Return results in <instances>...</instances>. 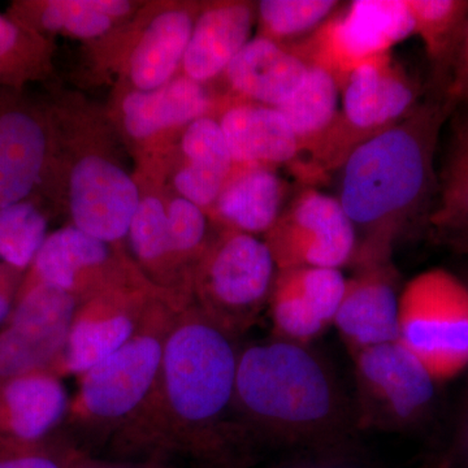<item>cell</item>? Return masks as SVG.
<instances>
[{
	"mask_svg": "<svg viewBox=\"0 0 468 468\" xmlns=\"http://www.w3.org/2000/svg\"><path fill=\"white\" fill-rule=\"evenodd\" d=\"M79 302L69 292L37 285L21 295L0 328V378L50 371L63 351Z\"/></svg>",
	"mask_w": 468,
	"mask_h": 468,
	"instance_id": "obj_12",
	"label": "cell"
},
{
	"mask_svg": "<svg viewBox=\"0 0 468 468\" xmlns=\"http://www.w3.org/2000/svg\"><path fill=\"white\" fill-rule=\"evenodd\" d=\"M442 241L452 250L468 255V234L467 236L442 237Z\"/></svg>",
	"mask_w": 468,
	"mask_h": 468,
	"instance_id": "obj_41",
	"label": "cell"
},
{
	"mask_svg": "<svg viewBox=\"0 0 468 468\" xmlns=\"http://www.w3.org/2000/svg\"><path fill=\"white\" fill-rule=\"evenodd\" d=\"M84 452L51 435L38 441L2 439L0 468H70Z\"/></svg>",
	"mask_w": 468,
	"mask_h": 468,
	"instance_id": "obj_34",
	"label": "cell"
},
{
	"mask_svg": "<svg viewBox=\"0 0 468 468\" xmlns=\"http://www.w3.org/2000/svg\"><path fill=\"white\" fill-rule=\"evenodd\" d=\"M414 36L406 0H356L341 7L303 41L288 50L307 66L322 68L343 90L354 70L392 54Z\"/></svg>",
	"mask_w": 468,
	"mask_h": 468,
	"instance_id": "obj_9",
	"label": "cell"
},
{
	"mask_svg": "<svg viewBox=\"0 0 468 468\" xmlns=\"http://www.w3.org/2000/svg\"><path fill=\"white\" fill-rule=\"evenodd\" d=\"M341 94L335 125L297 176L307 186L338 171L356 147L399 124L423 101V89L392 54L354 70Z\"/></svg>",
	"mask_w": 468,
	"mask_h": 468,
	"instance_id": "obj_5",
	"label": "cell"
},
{
	"mask_svg": "<svg viewBox=\"0 0 468 468\" xmlns=\"http://www.w3.org/2000/svg\"><path fill=\"white\" fill-rule=\"evenodd\" d=\"M309 66L284 46L252 38L228 66V85L245 101L277 107L300 88Z\"/></svg>",
	"mask_w": 468,
	"mask_h": 468,
	"instance_id": "obj_22",
	"label": "cell"
},
{
	"mask_svg": "<svg viewBox=\"0 0 468 468\" xmlns=\"http://www.w3.org/2000/svg\"><path fill=\"white\" fill-rule=\"evenodd\" d=\"M346 277L332 268L277 270L270 307L273 338L311 345L335 323Z\"/></svg>",
	"mask_w": 468,
	"mask_h": 468,
	"instance_id": "obj_14",
	"label": "cell"
},
{
	"mask_svg": "<svg viewBox=\"0 0 468 468\" xmlns=\"http://www.w3.org/2000/svg\"><path fill=\"white\" fill-rule=\"evenodd\" d=\"M176 313L167 303L160 304L122 349L81 375L63 423L92 441L109 442L155 388Z\"/></svg>",
	"mask_w": 468,
	"mask_h": 468,
	"instance_id": "obj_4",
	"label": "cell"
},
{
	"mask_svg": "<svg viewBox=\"0 0 468 468\" xmlns=\"http://www.w3.org/2000/svg\"><path fill=\"white\" fill-rule=\"evenodd\" d=\"M70 468H171L154 462L122 461V460H98L90 454H84L75 462Z\"/></svg>",
	"mask_w": 468,
	"mask_h": 468,
	"instance_id": "obj_40",
	"label": "cell"
},
{
	"mask_svg": "<svg viewBox=\"0 0 468 468\" xmlns=\"http://www.w3.org/2000/svg\"><path fill=\"white\" fill-rule=\"evenodd\" d=\"M48 227L36 198L0 207V261L27 271L48 236Z\"/></svg>",
	"mask_w": 468,
	"mask_h": 468,
	"instance_id": "obj_31",
	"label": "cell"
},
{
	"mask_svg": "<svg viewBox=\"0 0 468 468\" xmlns=\"http://www.w3.org/2000/svg\"><path fill=\"white\" fill-rule=\"evenodd\" d=\"M414 34L432 67L435 92L445 95L468 29V0H406Z\"/></svg>",
	"mask_w": 468,
	"mask_h": 468,
	"instance_id": "obj_26",
	"label": "cell"
},
{
	"mask_svg": "<svg viewBox=\"0 0 468 468\" xmlns=\"http://www.w3.org/2000/svg\"><path fill=\"white\" fill-rule=\"evenodd\" d=\"M445 468H468V401L462 410L451 448L440 457Z\"/></svg>",
	"mask_w": 468,
	"mask_h": 468,
	"instance_id": "obj_39",
	"label": "cell"
},
{
	"mask_svg": "<svg viewBox=\"0 0 468 468\" xmlns=\"http://www.w3.org/2000/svg\"><path fill=\"white\" fill-rule=\"evenodd\" d=\"M239 338L196 304L176 313L158 381L110 440L112 460L171 468H252L261 452L233 415Z\"/></svg>",
	"mask_w": 468,
	"mask_h": 468,
	"instance_id": "obj_1",
	"label": "cell"
},
{
	"mask_svg": "<svg viewBox=\"0 0 468 468\" xmlns=\"http://www.w3.org/2000/svg\"><path fill=\"white\" fill-rule=\"evenodd\" d=\"M168 239L172 261L201 260L208 245V223L205 211L183 197L174 199L167 207Z\"/></svg>",
	"mask_w": 468,
	"mask_h": 468,
	"instance_id": "obj_35",
	"label": "cell"
},
{
	"mask_svg": "<svg viewBox=\"0 0 468 468\" xmlns=\"http://www.w3.org/2000/svg\"><path fill=\"white\" fill-rule=\"evenodd\" d=\"M218 122L234 165L277 169L300 162L295 135L275 107L237 101L228 104Z\"/></svg>",
	"mask_w": 468,
	"mask_h": 468,
	"instance_id": "obj_18",
	"label": "cell"
},
{
	"mask_svg": "<svg viewBox=\"0 0 468 468\" xmlns=\"http://www.w3.org/2000/svg\"><path fill=\"white\" fill-rule=\"evenodd\" d=\"M289 196L292 186L276 169L234 165L211 209L227 230L266 236L291 201Z\"/></svg>",
	"mask_w": 468,
	"mask_h": 468,
	"instance_id": "obj_20",
	"label": "cell"
},
{
	"mask_svg": "<svg viewBox=\"0 0 468 468\" xmlns=\"http://www.w3.org/2000/svg\"><path fill=\"white\" fill-rule=\"evenodd\" d=\"M277 267L264 239L224 230L194 268L193 304L239 338L270 303Z\"/></svg>",
	"mask_w": 468,
	"mask_h": 468,
	"instance_id": "obj_6",
	"label": "cell"
},
{
	"mask_svg": "<svg viewBox=\"0 0 468 468\" xmlns=\"http://www.w3.org/2000/svg\"><path fill=\"white\" fill-rule=\"evenodd\" d=\"M254 20V7L249 3L209 5L194 23L183 60L185 75L201 84L224 75L233 58L250 41Z\"/></svg>",
	"mask_w": 468,
	"mask_h": 468,
	"instance_id": "obj_21",
	"label": "cell"
},
{
	"mask_svg": "<svg viewBox=\"0 0 468 468\" xmlns=\"http://www.w3.org/2000/svg\"><path fill=\"white\" fill-rule=\"evenodd\" d=\"M445 98L455 107L468 106V29L452 69Z\"/></svg>",
	"mask_w": 468,
	"mask_h": 468,
	"instance_id": "obj_38",
	"label": "cell"
},
{
	"mask_svg": "<svg viewBox=\"0 0 468 468\" xmlns=\"http://www.w3.org/2000/svg\"><path fill=\"white\" fill-rule=\"evenodd\" d=\"M341 5L337 0H261L260 37L289 48L315 32Z\"/></svg>",
	"mask_w": 468,
	"mask_h": 468,
	"instance_id": "obj_30",
	"label": "cell"
},
{
	"mask_svg": "<svg viewBox=\"0 0 468 468\" xmlns=\"http://www.w3.org/2000/svg\"><path fill=\"white\" fill-rule=\"evenodd\" d=\"M162 303L167 302L155 292L124 285L79 304L66 346L48 372L81 377L122 349Z\"/></svg>",
	"mask_w": 468,
	"mask_h": 468,
	"instance_id": "obj_11",
	"label": "cell"
},
{
	"mask_svg": "<svg viewBox=\"0 0 468 468\" xmlns=\"http://www.w3.org/2000/svg\"><path fill=\"white\" fill-rule=\"evenodd\" d=\"M69 399L61 378L48 371L0 378V437L38 441L63 424Z\"/></svg>",
	"mask_w": 468,
	"mask_h": 468,
	"instance_id": "obj_19",
	"label": "cell"
},
{
	"mask_svg": "<svg viewBox=\"0 0 468 468\" xmlns=\"http://www.w3.org/2000/svg\"><path fill=\"white\" fill-rule=\"evenodd\" d=\"M181 149L186 163L176 175V189L203 211L212 208L234 168L218 120L206 116L187 125Z\"/></svg>",
	"mask_w": 468,
	"mask_h": 468,
	"instance_id": "obj_23",
	"label": "cell"
},
{
	"mask_svg": "<svg viewBox=\"0 0 468 468\" xmlns=\"http://www.w3.org/2000/svg\"><path fill=\"white\" fill-rule=\"evenodd\" d=\"M48 46L39 34L0 16V86L20 88L41 76L48 60Z\"/></svg>",
	"mask_w": 468,
	"mask_h": 468,
	"instance_id": "obj_32",
	"label": "cell"
},
{
	"mask_svg": "<svg viewBox=\"0 0 468 468\" xmlns=\"http://www.w3.org/2000/svg\"><path fill=\"white\" fill-rule=\"evenodd\" d=\"M432 468H445V464L441 460L437 461V463Z\"/></svg>",
	"mask_w": 468,
	"mask_h": 468,
	"instance_id": "obj_42",
	"label": "cell"
},
{
	"mask_svg": "<svg viewBox=\"0 0 468 468\" xmlns=\"http://www.w3.org/2000/svg\"><path fill=\"white\" fill-rule=\"evenodd\" d=\"M26 272L0 261V326L5 324L14 310Z\"/></svg>",
	"mask_w": 468,
	"mask_h": 468,
	"instance_id": "obj_37",
	"label": "cell"
},
{
	"mask_svg": "<svg viewBox=\"0 0 468 468\" xmlns=\"http://www.w3.org/2000/svg\"><path fill=\"white\" fill-rule=\"evenodd\" d=\"M399 341L441 384L468 367V285L443 268L403 286Z\"/></svg>",
	"mask_w": 468,
	"mask_h": 468,
	"instance_id": "obj_7",
	"label": "cell"
},
{
	"mask_svg": "<svg viewBox=\"0 0 468 468\" xmlns=\"http://www.w3.org/2000/svg\"><path fill=\"white\" fill-rule=\"evenodd\" d=\"M132 5L122 0H50L17 2L12 5V20L39 34L64 33L79 38L103 36L113 18L125 16Z\"/></svg>",
	"mask_w": 468,
	"mask_h": 468,
	"instance_id": "obj_28",
	"label": "cell"
},
{
	"mask_svg": "<svg viewBox=\"0 0 468 468\" xmlns=\"http://www.w3.org/2000/svg\"><path fill=\"white\" fill-rule=\"evenodd\" d=\"M340 92L337 82L326 70L309 66L300 88L277 107L300 147V162L292 168L295 176L315 156L335 125L340 113Z\"/></svg>",
	"mask_w": 468,
	"mask_h": 468,
	"instance_id": "obj_25",
	"label": "cell"
},
{
	"mask_svg": "<svg viewBox=\"0 0 468 468\" xmlns=\"http://www.w3.org/2000/svg\"><path fill=\"white\" fill-rule=\"evenodd\" d=\"M399 275L393 261L356 268L334 325L350 354L399 341Z\"/></svg>",
	"mask_w": 468,
	"mask_h": 468,
	"instance_id": "obj_17",
	"label": "cell"
},
{
	"mask_svg": "<svg viewBox=\"0 0 468 468\" xmlns=\"http://www.w3.org/2000/svg\"><path fill=\"white\" fill-rule=\"evenodd\" d=\"M360 432L409 433L432 417L439 383L399 341L351 354Z\"/></svg>",
	"mask_w": 468,
	"mask_h": 468,
	"instance_id": "obj_8",
	"label": "cell"
},
{
	"mask_svg": "<svg viewBox=\"0 0 468 468\" xmlns=\"http://www.w3.org/2000/svg\"><path fill=\"white\" fill-rule=\"evenodd\" d=\"M46 116L20 88L0 86V207L36 198L50 163Z\"/></svg>",
	"mask_w": 468,
	"mask_h": 468,
	"instance_id": "obj_13",
	"label": "cell"
},
{
	"mask_svg": "<svg viewBox=\"0 0 468 468\" xmlns=\"http://www.w3.org/2000/svg\"><path fill=\"white\" fill-rule=\"evenodd\" d=\"M455 110L433 92L399 124L356 147L338 169L337 199L358 236L354 267L392 261L406 229L430 218L439 187L437 146Z\"/></svg>",
	"mask_w": 468,
	"mask_h": 468,
	"instance_id": "obj_3",
	"label": "cell"
},
{
	"mask_svg": "<svg viewBox=\"0 0 468 468\" xmlns=\"http://www.w3.org/2000/svg\"><path fill=\"white\" fill-rule=\"evenodd\" d=\"M264 468H384L359 443L323 451L288 452Z\"/></svg>",
	"mask_w": 468,
	"mask_h": 468,
	"instance_id": "obj_36",
	"label": "cell"
},
{
	"mask_svg": "<svg viewBox=\"0 0 468 468\" xmlns=\"http://www.w3.org/2000/svg\"><path fill=\"white\" fill-rule=\"evenodd\" d=\"M233 415L260 452L359 443L354 401L310 345L273 338L241 347Z\"/></svg>",
	"mask_w": 468,
	"mask_h": 468,
	"instance_id": "obj_2",
	"label": "cell"
},
{
	"mask_svg": "<svg viewBox=\"0 0 468 468\" xmlns=\"http://www.w3.org/2000/svg\"><path fill=\"white\" fill-rule=\"evenodd\" d=\"M212 100L205 84L189 77L169 81L155 90L131 92L122 103L124 125L137 140L209 116Z\"/></svg>",
	"mask_w": 468,
	"mask_h": 468,
	"instance_id": "obj_24",
	"label": "cell"
},
{
	"mask_svg": "<svg viewBox=\"0 0 468 468\" xmlns=\"http://www.w3.org/2000/svg\"><path fill=\"white\" fill-rule=\"evenodd\" d=\"M128 237L135 258L144 266L159 270L172 261L167 208L155 197L141 199L129 228Z\"/></svg>",
	"mask_w": 468,
	"mask_h": 468,
	"instance_id": "obj_33",
	"label": "cell"
},
{
	"mask_svg": "<svg viewBox=\"0 0 468 468\" xmlns=\"http://www.w3.org/2000/svg\"><path fill=\"white\" fill-rule=\"evenodd\" d=\"M439 176L436 203L428 223L441 237L468 234V106L452 112Z\"/></svg>",
	"mask_w": 468,
	"mask_h": 468,
	"instance_id": "obj_29",
	"label": "cell"
},
{
	"mask_svg": "<svg viewBox=\"0 0 468 468\" xmlns=\"http://www.w3.org/2000/svg\"><path fill=\"white\" fill-rule=\"evenodd\" d=\"M277 270L353 264L358 250L356 228L337 197L306 186L294 194L264 236Z\"/></svg>",
	"mask_w": 468,
	"mask_h": 468,
	"instance_id": "obj_10",
	"label": "cell"
},
{
	"mask_svg": "<svg viewBox=\"0 0 468 468\" xmlns=\"http://www.w3.org/2000/svg\"><path fill=\"white\" fill-rule=\"evenodd\" d=\"M111 258L110 243L75 226L55 230L46 237L27 268L17 298L34 286L50 285L69 292L81 304L95 295L126 285L124 280L112 279L106 273Z\"/></svg>",
	"mask_w": 468,
	"mask_h": 468,
	"instance_id": "obj_15",
	"label": "cell"
},
{
	"mask_svg": "<svg viewBox=\"0 0 468 468\" xmlns=\"http://www.w3.org/2000/svg\"><path fill=\"white\" fill-rule=\"evenodd\" d=\"M193 27L192 15L183 9L163 12L151 21L131 58L129 72L138 90H155L171 81L183 63Z\"/></svg>",
	"mask_w": 468,
	"mask_h": 468,
	"instance_id": "obj_27",
	"label": "cell"
},
{
	"mask_svg": "<svg viewBox=\"0 0 468 468\" xmlns=\"http://www.w3.org/2000/svg\"><path fill=\"white\" fill-rule=\"evenodd\" d=\"M141 197L137 184L115 163L86 156L69 181L70 214L80 230L106 243L128 237Z\"/></svg>",
	"mask_w": 468,
	"mask_h": 468,
	"instance_id": "obj_16",
	"label": "cell"
}]
</instances>
